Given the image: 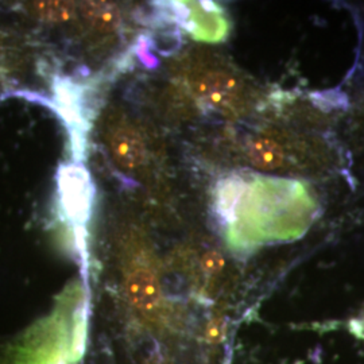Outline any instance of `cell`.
Segmentation results:
<instances>
[{"instance_id":"cell-1","label":"cell","mask_w":364,"mask_h":364,"mask_svg":"<svg viewBox=\"0 0 364 364\" xmlns=\"http://www.w3.org/2000/svg\"><path fill=\"white\" fill-rule=\"evenodd\" d=\"M88 333V297L68 287L52 314L27 332L10 364H78Z\"/></svg>"},{"instance_id":"cell-2","label":"cell","mask_w":364,"mask_h":364,"mask_svg":"<svg viewBox=\"0 0 364 364\" xmlns=\"http://www.w3.org/2000/svg\"><path fill=\"white\" fill-rule=\"evenodd\" d=\"M124 291L135 314L144 326L164 331L169 316L156 260L144 247L131 248L124 262Z\"/></svg>"},{"instance_id":"cell-3","label":"cell","mask_w":364,"mask_h":364,"mask_svg":"<svg viewBox=\"0 0 364 364\" xmlns=\"http://www.w3.org/2000/svg\"><path fill=\"white\" fill-rule=\"evenodd\" d=\"M60 208L66 220L73 225L75 245L87 263V224L91 220L95 188L90 171L80 164H68L58 169Z\"/></svg>"},{"instance_id":"cell-4","label":"cell","mask_w":364,"mask_h":364,"mask_svg":"<svg viewBox=\"0 0 364 364\" xmlns=\"http://www.w3.org/2000/svg\"><path fill=\"white\" fill-rule=\"evenodd\" d=\"M54 105L72 138V153L76 161H81L87 149V132L90 120L81 85L68 78H57L53 85Z\"/></svg>"},{"instance_id":"cell-5","label":"cell","mask_w":364,"mask_h":364,"mask_svg":"<svg viewBox=\"0 0 364 364\" xmlns=\"http://www.w3.org/2000/svg\"><path fill=\"white\" fill-rule=\"evenodd\" d=\"M182 27H185L196 39L209 42L221 41L228 33V25L221 15V10L209 1L201 3H168L166 6Z\"/></svg>"},{"instance_id":"cell-6","label":"cell","mask_w":364,"mask_h":364,"mask_svg":"<svg viewBox=\"0 0 364 364\" xmlns=\"http://www.w3.org/2000/svg\"><path fill=\"white\" fill-rule=\"evenodd\" d=\"M107 141L114 159L123 169H138L144 164L146 156L144 141L139 132L130 124H115L108 131Z\"/></svg>"},{"instance_id":"cell-7","label":"cell","mask_w":364,"mask_h":364,"mask_svg":"<svg viewBox=\"0 0 364 364\" xmlns=\"http://www.w3.org/2000/svg\"><path fill=\"white\" fill-rule=\"evenodd\" d=\"M196 92L205 105L218 109H231L240 102V85L227 73H208L197 80Z\"/></svg>"},{"instance_id":"cell-8","label":"cell","mask_w":364,"mask_h":364,"mask_svg":"<svg viewBox=\"0 0 364 364\" xmlns=\"http://www.w3.org/2000/svg\"><path fill=\"white\" fill-rule=\"evenodd\" d=\"M247 183L242 177H228L219 182L215 193V208L223 220L228 224L234 221L243 200Z\"/></svg>"},{"instance_id":"cell-9","label":"cell","mask_w":364,"mask_h":364,"mask_svg":"<svg viewBox=\"0 0 364 364\" xmlns=\"http://www.w3.org/2000/svg\"><path fill=\"white\" fill-rule=\"evenodd\" d=\"M247 154L251 164L259 169H279L285 164L284 149L269 136H259L251 141L248 144Z\"/></svg>"},{"instance_id":"cell-10","label":"cell","mask_w":364,"mask_h":364,"mask_svg":"<svg viewBox=\"0 0 364 364\" xmlns=\"http://www.w3.org/2000/svg\"><path fill=\"white\" fill-rule=\"evenodd\" d=\"M85 19L99 33H114L120 25L117 6L107 1H88L81 6Z\"/></svg>"},{"instance_id":"cell-11","label":"cell","mask_w":364,"mask_h":364,"mask_svg":"<svg viewBox=\"0 0 364 364\" xmlns=\"http://www.w3.org/2000/svg\"><path fill=\"white\" fill-rule=\"evenodd\" d=\"M39 19L48 22H65L75 16L76 6L69 1H38L31 6Z\"/></svg>"},{"instance_id":"cell-12","label":"cell","mask_w":364,"mask_h":364,"mask_svg":"<svg viewBox=\"0 0 364 364\" xmlns=\"http://www.w3.org/2000/svg\"><path fill=\"white\" fill-rule=\"evenodd\" d=\"M200 266L203 273L207 277H213L218 275L223 272L224 266H225V260L223 258L220 252L218 251H208L203 255V258L200 260Z\"/></svg>"},{"instance_id":"cell-13","label":"cell","mask_w":364,"mask_h":364,"mask_svg":"<svg viewBox=\"0 0 364 364\" xmlns=\"http://www.w3.org/2000/svg\"><path fill=\"white\" fill-rule=\"evenodd\" d=\"M224 318L221 316H215L210 318L208 326L205 328L204 338L208 344H218L220 343L223 333H224Z\"/></svg>"},{"instance_id":"cell-14","label":"cell","mask_w":364,"mask_h":364,"mask_svg":"<svg viewBox=\"0 0 364 364\" xmlns=\"http://www.w3.org/2000/svg\"><path fill=\"white\" fill-rule=\"evenodd\" d=\"M350 332L358 340L364 341V313H362L356 318H352L351 323H350Z\"/></svg>"}]
</instances>
